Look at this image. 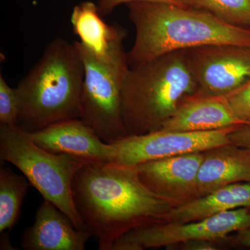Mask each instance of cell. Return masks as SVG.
<instances>
[{"label":"cell","instance_id":"1","mask_svg":"<svg viewBox=\"0 0 250 250\" xmlns=\"http://www.w3.org/2000/svg\"><path fill=\"white\" fill-rule=\"evenodd\" d=\"M77 211L100 250H111L129 230L163 222L174 205L140 179L135 166L85 161L72 182Z\"/></svg>","mask_w":250,"mask_h":250},{"label":"cell","instance_id":"2","mask_svg":"<svg viewBox=\"0 0 250 250\" xmlns=\"http://www.w3.org/2000/svg\"><path fill=\"white\" fill-rule=\"evenodd\" d=\"M128 15L135 28L129 66L177 51L212 45L250 46V28L233 25L213 15L184 5L129 3Z\"/></svg>","mask_w":250,"mask_h":250},{"label":"cell","instance_id":"3","mask_svg":"<svg viewBox=\"0 0 250 250\" xmlns=\"http://www.w3.org/2000/svg\"><path fill=\"white\" fill-rule=\"evenodd\" d=\"M84 65L75 44L57 38L16 90L20 100L18 126L28 133L80 118Z\"/></svg>","mask_w":250,"mask_h":250},{"label":"cell","instance_id":"4","mask_svg":"<svg viewBox=\"0 0 250 250\" xmlns=\"http://www.w3.org/2000/svg\"><path fill=\"white\" fill-rule=\"evenodd\" d=\"M198 92L183 51L130 67L122 93V116L127 136L157 131L185 99Z\"/></svg>","mask_w":250,"mask_h":250},{"label":"cell","instance_id":"5","mask_svg":"<svg viewBox=\"0 0 250 250\" xmlns=\"http://www.w3.org/2000/svg\"><path fill=\"white\" fill-rule=\"evenodd\" d=\"M0 160L16 166L44 200L67 215L78 229L87 230L72 195V182L85 161L46 151L19 126L3 125H0Z\"/></svg>","mask_w":250,"mask_h":250},{"label":"cell","instance_id":"6","mask_svg":"<svg viewBox=\"0 0 250 250\" xmlns=\"http://www.w3.org/2000/svg\"><path fill=\"white\" fill-rule=\"evenodd\" d=\"M74 44L84 65L80 118L111 144L127 136L122 116L123 84L130 67L127 52L122 44L109 58L102 59L80 41Z\"/></svg>","mask_w":250,"mask_h":250},{"label":"cell","instance_id":"7","mask_svg":"<svg viewBox=\"0 0 250 250\" xmlns=\"http://www.w3.org/2000/svg\"><path fill=\"white\" fill-rule=\"evenodd\" d=\"M250 225L249 208H239L189 222H160L138 227L120 237L111 250H142L193 240L214 241Z\"/></svg>","mask_w":250,"mask_h":250},{"label":"cell","instance_id":"8","mask_svg":"<svg viewBox=\"0 0 250 250\" xmlns=\"http://www.w3.org/2000/svg\"><path fill=\"white\" fill-rule=\"evenodd\" d=\"M236 126L200 132L159 129L147 134L126 136L111 143L110 162L137 166L172 156L205 152L229 143V134Z\"/></svg>","mask_w":250,"mask_h":250},{"label":"cell","instance_id":"9","mask_svg":"<svg viewBox=\"0 0 250 250\" xmlns=\"http://www.w3.org/2000/svg\"><path fill=\"white\" fill-rule=\"evenodd\" d=\"M182 51L202 93L225 95L250 80V46L212 44Z\"/></svg>","mask_w":250,"mask_h":250},{"label":"cell","instance_id":"10","mask_svg":"<svg viewBox=\"0 0 250 250\" xmlns=\"http://www.w3.org/2000/svg\"><path fill=\"white\" fill-rule=\"evenodd\" d=\"M204 152L189 153L135 166L143 184L174 207L198 198L197 178Z\"/></svg>","mask_w":250,"mask_h":250},{"label":"cell","instance_id":"11","mask_svg":"<svg viewBox=\"0 0 250 250\" xmlns=\"http://www.w3.org/2000/svg\"><path fill=\"white\" fill-rule=\"evenodd\" d=\"M28 134L37 146L48 152L69 154L85 161L111 160V145L104 142L80 118L58 122Z\"/></svg>","mask_w":250,"mask_h":250},{"label":"cell","instance_id":"12","mask_svg":"<svg viewBox=\"0 0 250 250\" xmlns=\"http://www.w3.org/2000/svg\"><path fill=\"white\" fill-rule=\"evenodd\" d=\"M91 234L78 229L67 215L48 200L38 208L32 226L21 238L26 250H83Z\"/></svg>","mask_w":250,"mask_h":250},{"label":"cell","instance_id":"13","mask_svg":"<svg viewBox=\"0 0 250 250\" xmlns=\"http://www.w3.org/2000/svg\"><path fill=\"white\" fill-rule=\"evenodd\" d=\"M242 125L244 124L235 116L225 95L198 91L186 98L160 129L200 132Z\"/></svg>","mask_w":250,"mask_h":250},{"label":"cell","instance_id":"14","mask_svg":"<svg viewBox=\"0 0 250 250\" xmlns=\"http://www.w3.org/2000/svg\"><path fill=\"white\" fill-rule=\"evenodd\" d=\"M241 182L250 183V149L229 143L204 152L197 178L199 197Z\"/></svg>","mask_w":250,"mask_h":250},{"label":"cell","instance_id":"15","mask_svg":"<svg viewBox=\"0 0 250 250\" xmlns=\"http://www.w3.org/2000/svg\"><path fill=\"white\" fill-rule=\"evenodd\" d=\"M70 22L81 43L99 59L109 58L127 35L119 24H106L91 1H82L73 8Z\"/></svg>","mask_w":250,"mask_h":250},{"label":"cell","instance_id":"16","mask_svg":"<svg viewBox=\"0 0 250 250\" xmlns=\"http://www.w3.org/2000/svg\"><path fill=\"white\" fill-rule=\"evenodd\" d=\"M239 208H250V183H236L219 188L185 205L174 207L163 222L189 223Z\"/></svg>","mask_w":250,"mask_h":250},{"label":"cell","instance_id":"17","mask_svg":"<svg viewBox=\"0 0 250 250\" xmlns=\"http://www.w3.org/2000/svg\"><path fill=\"white\" fill-rule=\"evenodd\" d=\"M29 185L25 176L9 167L0 169V232L11 231L17 223Z\"/></svg>","mask_w":250,"mask_h":250},{"label":"cell","instance_id":"18","mask_svg":"<svg viewBox=\"0 0 250 250\" xmlns=\"http://www.w3.org/2000/svg\"><path fill=\"white\" fill-rule=\"evenodd\" d=\"M189 7L203 10L224 22L250 28V0H177Z\"/></svg>","mask_w":250,"mask_h":250},{"label":"cell","instance_id":"19","mask_svg":"<svg viewBox=\"0 0 250 250\" xmlns=\"http://www.w3.org/2000/svg\"><path fill=\"white\" fill-rule=\"evenodd\" d=\"M20 100L16 88H11L0 74V123L18 126Z\"/></svg>","mask_w":250,"mask_h":250},{"label":"cell","instance_id":"20","mask_svg":"<svg viewBox=\"0 0 250 250\" xmlns=\"http://www.w3.org/2000/svg\"><path fill=\"white\" fill-rule=\"evenodd\" d=\"M225 97L235 116L243 124L250 123V80Z\"/></svg>","mask_w":250,"mask_h":250},{"label":"cell","instance_id":"21","mask_svg":"<svg viewBox=\"0 0 250 250\" xmlns=\"http://www.w3.org/2000/svg\"><path fill=\"white\" fill-rule=\"evenodd\" d=\"M140 1H148V2L167 3V4L184 5L177 0H98L97 3L99 12L103 17L108 16L114 11L119 5L129 3L140 2ZM185 6V5H184Z\"/></svg>","mask_w":250,"mask_h":250},{"label":"cell","instance_id":"22","mask_svg":"<svg viewBox=\"0 0 250 250\" xmlns=\"http://www.w3.org/2000/svg\"><path fill=\"white\" fill-rule=\"evenodd\" d=\"M230 143L250 149V123L236 126L229 134Z\"/></svg>","mask_w":250,"mask_h":250},{"label":"cell","instance_id":"23","mask_svg":"<svg viewBox=\"0 0 250 250\" xmlns=\"http://www.w3.org/2000/svg\"><path fill=\"white\" fill-rule=\"evenodd\" d=\"M182 244V249L187 250H216V247L212 243L211 241L207 240H193V241L185 242Z\"/></svg>","mask_w":250,"mask_h":250},{"label":"cell","instance_id":"24","mask_svg":"<svg viewBox=\"0 0 250 250\" xmlns=\"http://www.w3.org/2000/svg\"><path fill=\"white\" fill-rule=\"evenodd\" d=\"M236 243L238 246L250 248V225L246 228L238 231Z\"/></svg>","mask_w":250,"mask_h":250},{"label":"cell","instance_id":"25","mask_svg":"<svg viewBox=\"0 0 250 250\" xmlns=\"http://www.w3.org/2000/svg\"><path fill=\"white\" fill-rule=\"evenodd\" d=\"M1 239H0V250H16L11 245V242L9 240V232L8 231H4L1 232Z\"/></svg>","mask_w":250,"mask_h":250}]
</instances>
